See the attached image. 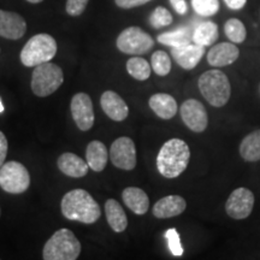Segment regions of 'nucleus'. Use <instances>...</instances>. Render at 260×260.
<instances>
[{"label": "nucleus", "mask_w": 260, "mask_h": 260, "mask_svg": "<svg viewBox=\"0 0 260 260\" xmlns=\"http://www.w3.org/2000/svg\"><path fill=\"white\" fill-rule=\"evenodd\" d=\"M60 211L67 219L83 224L95 223L102 216L99 204L84 189L68 191L61 199Z\"/></svg>", "instance_id": "1"}, {"label": "nucleus", "mask_w": 260, "mask_h": 260, "mask_svg": "<svg viewBox=\"0 0 260 260\" xmlns=\"http://www.w3.org/2000/svg\"><path fill=\"white\" fill-rule=\"evenodd\" d=\"M189 159V146L181 139H170L159 149L157 169L165 178H176L186 170Z\"/></svg>", "instance_id": "2"}, {"label": "nucleus", "mask_w": 260, "mask_h": 260, "mask_svg": "<svg viewBox=\"0 0 260 260\" xmlns=\"http://www.w3.org/2000/svg\"><path fill=\"white\" fill-rule=\"evenodd\" d=\"M199 90L206 102L214 107H223L232 95V86L228 76L220 70H209L199 77Z\"/></svg>", "instance_id": "3"}, {"label": "nucleus", "mask_w": 260, "mask_h": 260, "mask_svg": "<svg viewBox=\"0 0 260 260\" xmlns=\"http://www.w3.org/2000/svg\"><path fill=\"white\" fill-rule=\"evenodd\" d=\"M81 243L69 229H59L52 235L42 249L44 260H76L81 254Z\"/></svg>", "instance_id": "4"}, {"label": "nucleus", "mask_w": 260, "mask_h": 260, "mask_svg": "<svg viewBox=\"0 0 260 260\" xmlns=\"http://www.w3.org/2000/svg\"><path fill=\"white\" fill-rule=\"evenodd\" d=\"M57 41L54 38L46 32H41L29 39L22 48L19 58L24 67L35 68L53 59L57 54Z\"/></svg>", "instance_id": "5"}, {"label": "nucleus", "mask_w": 260, "mask_h": 260, "mask_svg": "<svg viewBox=\"0 0 260 260\" xmlns=\"http://www.w3.org/2000/svg\"><path fill=\"white\" fill-rule=\"evenodd\" d=\"M64 82V74L57 64L42 63L31 74V90L37 96L46 98L53 94Z\"/></svg>", "instance_id": "6"}, {"label": "nucleus", "mask_w": 260, "mask_h": 260, "mask_svg": "<svg viewBox=\"0 0 260 260\" xmlns=\"http://www.w3.org/2000/svg\"><path fill=\"white\" fill-rule=\"evenodd\" d=\"M30 186L28 169L19 161H6L0 168V188L9 194H22Z\"/></svg>", "instance_id": "7"}, {"label": "nucleus", "mask_w": 260, "mask_h": 260, "mask_svg": "<svg viewBox=\"0 0 260 260\" xmlns=\"http://www.w3.org/2000/svg\"><path fill=\"white\" fill-rule=\"evenodd\" d=\"M117 48L130 56H141L154 47V40L148 32L139 27H129L121 31L116 41Z\"/></svg>", "instance_id": "8"}, {"label": "nucleus", "mask_w": 260, "mask_h": 260, "mask_svg": "<svg viewBox=\"0 0 260 260\" xmlns=\"http://www.w3.org/2000/svg\"><path fill=\"white\" fill-rule=\"evenodd\" d=\"M110 160L116 168L122 170H133L136 167V147L128 136L116 139L109 151Z\"/></svg>", "instance_id": "9"}, {"label": "nucleus", "mask_w": 260, "mask_h": 260, "mask_svg": "<svg viewBox=\"0 0 260 260\" xmlns=\"http://www.w3.org/2000/svg\"><path fill=\"white\" fill-rule=\"evenodd\" d=\"M253 206H254V194L245 187H240L228 198L225 211L230 218L240 220L249 217Z\"/></svg>", "instance_id": "10"}, {"label": "nucleus", "mask_w": 260, "mask_h": 260, "mask_svg": "<svg viewBox=\"0 0 260 260\" xmlns=\"http://www.w3.org/2000/svg\"><path fill=\"white\" fill-rule=\"evenodd\" d=\"M71 116L77 128L82 132H88L94 125L93 102L87 93H77L71 99Z\"/></svg>", "instance_id": "11"}, {"label": "nucleus", "mask_w": 260, "mask_h": 260, "mask_svg": "<svg viewBox=\"0 0 260 260\" xmlns=\"http://www.w3.org/2000/svg\"><path fill=\"white\" fill-rule=\"evenodd\" d=\"M181 118L187 128L194 133H203L209 125V116L206 109L199 100L188 99L182 104Z\"/></svg>", "instance_id": "12"}, {"label": "nucleus", "mask_w": 260, "mask_h": 260, "mask_svg": "<svg viewBox=\"0 0 260 260\" xmlns=\"http://www.w3.org/2000/svg\"><path fill=\"white\" fill-rule=\"evenodd\" d=\"M27 31V22L21 15L0 10V37L8 40H19Z\"/></svg>", "instance_id": "13"}, {"label": "nucleus", "mask_w": 260, "mask_h": 260, "mask_svg": "<svg viewBox=\"0 0 260 260\" xmlns=\"http://www.w3.org/2000/svg\"><path fill=\"white\" fill-rule=\"evenodd\" d=\"M100 105L109 118L115 122H122L128 118L129 107L119 94L113 90H106L100 98Z\"/></svg>", "instance_id": "14"}, {"label": "nucleus", "mask_w": 260, "mask_h": 260, "mask_svg": "<svg viewBox=\"0 0 260 260\" xmlns=\"http://www.w3.org/2000/svg\"><path fill=\"white\" fill-rule=\"evenodd\" d=\"M205 53V46L198 44H187L184 46L171 47V56L182 69L191 70L199 64Z\"/></svg>", "instance_id": "15"}, {"label": "nucleus", "mask_w": 260, "mask_h": 260, "mask_svg": "<svg viewBox=\"0 0 260 260\" xmlns=\"http://www.w3.org/2000/svg\"><path fill=\"white\" fill-rule=\"evenodd\" d=\"M187 203L180 195H168L154 204L152 212L155 218L165 219L180 216L186 211Z\"/></svg>", "instance_id": "16"}, {"label": "nucleus", "mask_w": 260, "mask_h": 260, "mask_svg": "<svg viewBox=\"0 0 260 260\" xmlns=\"http://www.w3.org/2000/svg\"><path fill=\"white\" fill-rule=\"evenodd\" d=\"M240 56V51L234 44L220 42L214 45L207 53V61L214 68H222L233 64Z\"/></svg>", "instance_id": "17"}, {"label": "nucleus", "mask_w": 260, "mask_h": 260, "mask_svg": "<svg viewBox=\"0 0 260 260\" xmlns=\"http://www.w3.org/2000/svg\"><path fill=\"white\" fill-rule=\"evenodd\" d=\"M57 165L60 172H63L65 176L73 178L84 177L89 170L87 161L79 155L71 153V152L60 154L57 160Z\"/></svg>", "instance_id": "18"}, {"label": "nucleus", "mask_w": 260, "mask_h": 260, "mask_svg": "<svg viewBox=\"0 0 260 260\" xmlns=\"http://www.w3.org/2000/svg\"><path fill=\"white\" fill-rule=\"evenodd\" d=\"M148 105L161 119H171L176 116L178 106L174 96L167 93H157L148 100Z\"/></svg>", "instance_id": "19"}, {"label": "nucleus", "mask_w": 260, "mask_h": 260, "mask_svg": "<svg viewBox=\"0 0 260 260\" xmlns=\"http://www.w3.org/2000/svg\"><path fill=\"white\" fill-rule=\"evenodd\" d=\"M110 153L102 141L93 140L86 148V161L90 170L102 172L106 168Z\"/></svg>", "instance_id": "20"}, {"label": "nucleus", "mask_w": 260, "mask_h": 260, "mask_svg": "<svg viewBox=\"0 0 260 260\" xmlns=\"http://www.w3.org/2000/svg\"><path fill=\"white\" fill-rule=\"evenodd\" d=\"M122 199L124 201L129 210H132L135 214L142 216L147 213L149 209L148 195L145 193L141 188L128 187L123 190Z\"/></svg>", "instance_id": "21"}, {"label": "nucleus", "mask_w": 260, "mask_h": 260, "mask_svg": "<svg viewBox=\"0 0 260 260\" xmlns=\"http://www.w3.org/2000/svg\"><path fill=\"white\" fill-rule=\"evenodd\" d=\"M105 214L109 225L115 233L125 232L128 226V218L121 204L115 199H109L105 203Z\"/></svg>", "instance_id": "22"}, {"label": "nucleus", "mask_w": 260, "mask_h": 260, "mask_svg": "<svg viewBox=\"0 0 260 260\" xmlns=\"http://www.w3.org/2000/svg\"><path fill=\"white\" fill-rule=\"evenodd\" d=\"M219 37L218 25L214 22L206 21L201 22L197 25V28L193 31V42L194 44L201 45V46H211L217 41Z\"/></svg>", "instance_id": "23"}, {"label": "nucleus", "mask_w": 260, "mask_h": 260, "mask_svg": "<svg viewBox=\"0 0 260 260\" xmlns=\"http://www.w3.org/2000/svg\"><path fill=\"white\" fill-rule=\"evenodd\" d=\"M158 41L165 46L170 47L184 46V45L190 44L193 41V32L189 28L181 27L172 31L162 32V34L158 35Z\"/></svg>", "instance_id": "24"}, {"label": "nucleus", "mask_w": 260, "mask_h": 260, "mask_svg": "<svg viewBox=\"0 0 260 260\" xmlns=\"http://www.w3.org/2000/svg\"><path fill=\"white\" fill-rule=\"evenodd\" d=\"M240 154L246 161L260 160V130H255L242 140Z\"/></svg>", "instance_id": "25"}, {"label": "nucleus", "mask_w": 260, "mask_h": 260, "mask_svg": "<svg viewBox=\"0 0 260 260\" xmlns=\"http://www.w3.org/2000/svg\"><path fill=\"white\" fill-rule=\"evenodd\" d=\"M126 71L133 79L146 81L151 76V65L145 58L133 57L126 61Z\"/></svg>", "instance_id": "26"}, {"label": "nucleus", "mask_w": 260, "mask_h": 260, "mask_svg": "<svg viewBox=\"0 0 260 260\" xmlns=\"http://www.w3.org/2000/svg\"><path fill=\"white\" fill-rule=\"evenodd\" d=\"M224 32H225L226 38L234 44H242L247 37L245 24L237 18L228 19L224 24Z\"/></svg>", "instance_id": "27"}, {"label": "nucleus", "mask_w": 260, "mask_h": 260, "mask_svg": "<svg viewBox=\"0 0 260 260\" xmlns=\"http://www.w3.org/2000/svg\"><path fill=\"white\" fill-rule=\"evenodd\" d=\"M151 67L158 76H167L171 71L170 56L164 51H155L151 57Z\"/></svg>", "instance_id": "28"}, {"label": "nucleus", "mask_w": 260, "mask_h": 260, "mask_svg": "<svg viewBox=\"0 0 260 260\" xmlns=\"http://www.w3.org/2000/svg\"><path fill=\"white\" fill-rule=\"evenodd\" d=\"M191 8L199 16L211 17L219 11V0H191Z\"/></svg>", "instance_id": "29"}, {"label": "nucleus", "mask_w": 260, "mask_h": 260, "mask_svg": "<svg viewBox=\"0 0 260 260\" xmlns=\"http://www.w3.org/2000/svg\"><path fill=\"white\" fill-rule=\"evenodd\" d=\"M174 21L171 12L168 9L158 6L153 10L151 17H149V23L155 29H160L162 27H168Z\"/></svg>", "instance_id": "30"}, {"label": "nucleus", "mask_w": 260, "mask_h": 260, "mask_svg": "<svg viewBox=\"0 0 260 260\" xmlns=\"http://www.w3.org/2000/svg\"><path fill=\"white\" fill-rule=\"evenodd\" d=\"M165 237L168 240L169 249L172 253V255L175 256H181L183 254V247L181 245V239L180 235H178L176 229H169L167 233H165Z\"/></svg>", "instance_id": "31"}, {"label": "nucleus", "mask_w": 260, "mask_h": 260, "mask_svg": "<svg viewBox=\"0 0 260 260\" xmlns=\"http://www.w3.org/2000/svg\"><path fill=\"white\" fill-rule=\"evenodd\" d=\"M88 3L89 0H67V5H65L67 14L73 17L82 15Z\"/></svg>", "instance_id": "32"}, {"label": "nucleus", "mask_w": 260, "mask_h": 260, "mask_svg": "<svg viewBox=\"0 0 260 260\" xmlns=\"http://www.w3.org/2000/svg\"><path fill=\"white\" fill-rule=\"evenodd\" d=\"M149 2H152V0H115L116 5L124 10L138 8V6H142Z\"/></svg>", "instance_id": "33"}, {"label": "nucleus", "mask_w": 260, "mask_h": 260, "mask_svg": "<svg viewBox=\"0 0 260 260\" xmlns=\"http://www.w3.org/2000/svg\"><path fill=\"white\" fill-rule=\"evenodd\" d=\"M8 139H6L4 133L0 130V168H2L5 162L6 155H8Z\"/></svg>", "instance_id": "34"}, {"label": "nucleus", "mask_w": 260, "mask_h": 260, "mask_svg": "<svg viewBox=\"0 0 260 260\" xmlns=\"http://www.w3.org/2000/svg\"><path fill=\"white\" fill-rule=\"evenodd\" d=\"M170 4L178 15H186L188 11V5L186 0H170Z\"/></svg>", "instance_id": "35"}, {"label": "nucleus", "mask_w": 260, "mask_h": 260, "mask_svg": "<svg viewBox=\"0 0 260 260\" xmlns=\"http://www.w3.org/2000/svg\"><path fill=\"white\" fill-rule=\"evenodd\" d=\"M225 5L232 10H241L246 5L247 0H224Z\"/></svg>", "instance_id": "36"}, {"label": "nucleus", "mask_w": 260, "mask_h": 260, "mask_svg": "<svg viewBox=\"0 0 260 260\" xmlns=\"http://www.w3.org/2000/svg\"><path fill=\"white\" fill-rule=\"evenodd\" d=\"M27 2L30 3V4H40L44 0H27Z\"/></svg>", "instance_id": "37"}, {"label": "nucleus", "mask_w": 260, "mask_h": 260, "mask_svg": "<svg viewBox=\"0 0 260 260\" xmlns=\"http://www.w3.org/2000/svg\"><path fill=\"white\" fill-rule=\"evenodd\" d=\"M3 111H4V105H3L2 99H0V112H3Z\"/></svg>", "instance_id": "38"}, {"label": "nucleus", "mask_w": 260, "mask_h": 260, "mask_svg": "<svg viewBox=\"0 0 260 260\" xmlns=\"http://www.w3.org/2000/svg\"><path fill=\"white\" fill-rule=\"evenodd\" d=\"M0 216H2V209H0Z\"/></svg>", "instance_id": "39"}]
</instances>
